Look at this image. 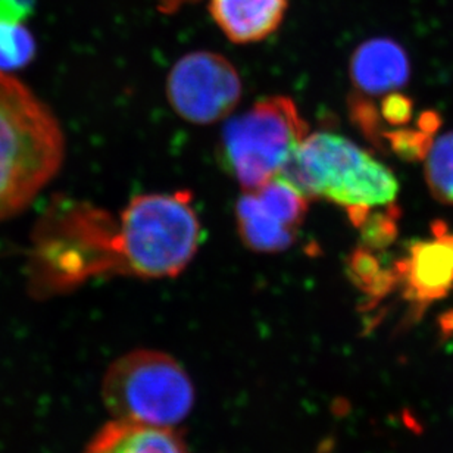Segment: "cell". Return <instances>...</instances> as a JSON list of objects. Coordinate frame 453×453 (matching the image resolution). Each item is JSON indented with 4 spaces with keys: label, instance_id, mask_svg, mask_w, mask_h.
Instances as JSON below:
<instances>
[{
    "label": "cell",
    "instance_id": "obj_1",
    "mask_svg": "<svg viewBox=\"0 0 453 453\" xmlns=\"http://www.w3.org/2000/svg\"><path fill=\"white\" fill-rule=\"evenodd\" d=\"M65 135L53 111L0 71V224L21 214L59 174Z\"/></svg>",
    "mask_w": 453,
    "mask_h": 453
},
{
    "label": "cell",
    "instance_id": "obj_2",
    "mask_svg": "<svg viewBox=\"0 0 453 453\" xmlns=\"http://www.w3.org/2000/svg\"><path fill=\"white\" fill-rule=\"evenodd\" d=\"M305 195L342 206L355 226L374 208L392 205L399 192L388 166L344 135L310 133L279 175Z\"/></svg>",
    "mask_w": 453,
    "mask_h": 453
},
{
    "label": "cell",
    "instance_id": "obj_3",
    "mask_svg": "<svg viewBox=\"0 0 453 453\" xmlns=\"http://www.w3.org/2000/svg\"><path fill=\"white\" fill-rule=\"evenodd\" d=\"M119 270L144 279L175 277L202 243V224L188 192L140 195L122 211L112 240Z\"/></svg>",
    "mask_w": 453,
    "mask_h": 453
},
{
    "label": "cell",
    "instance_id": "obj_4",
    "mask_svg": "<svg viewBox=\"0 0 453 453\" xmlns=\"http://www.w3.org/2000/svg\"><path fill=\"white\" fill-rule=\"evenodd\" d=\"M102 397L115 419L174 428L192 411L195 390L174 357L135 350L108 368Z\"/></svg>",
    "mask_w": 453,
    "mask_h": 453
},
{
    "label": "cell",
    "instance_id": "obj_5",
    "mask_svg": "<svg viewBox=\"0 0 453 453\" xmlns=\"http://www.w3.org/2000/svg\"><path fill=\"white\" fill-rule=\"evenodd\" d=\"M308 130L290 97H265L226 122L224 161L243 190L259 188L283 173Z\"/></svg>",
    "mask_w": 453,
    "mask_h": 453
},
{
    "label": "cell",
    "instance_id": "obj_6",
    "mask_svg": "<svg viewBox=\"0 0 453 453\" xmlns=\"http://www.w3.org/2000/svg\"><path fill=\"white\" fill-rule=\"evenodd\" d=\"M242 80L219 53L197 50L175 62L166 80L173 110L192 124L208 126L228 117L239 105Z\"/></svg>",
    "mask_w": 453,
    "mask_h": 453
},
{
    "label": "cell",
    "instance_id": "obj_7",
    "mask_svg": "<svg viewBox=\"0 0 453 453\" xmlns=\"http://www.w3.org/2000/svg\"><path fill=\"white\" fill-rule=\"evenodd\" d=\"M308 202L305 195L281 177L244 190L235 206L240 239L255 252L286 250L295 243L305 221Z\"/></svg>",
    "mask_w": 453,
    "mask_h": 453
},
{
    "label": "cell",
    "instance_id": "obj_8",
    "mask_svg": "<svg viewBox=\"0 0 453 453\" xmlns=\"http://www.w3.org/2000/svg\"><path fill=\"white\" fill-rule=\"evenodd\" d=\"M433 230L436 239L415 244L395 273L405 281L406 296L418 305L445 296L453 286V234L446 233L443 224Z\"/></svg>",
    "mask_w": 453,
    "mask_h": 453
},
{
    "label": "cell",
    "instance_id": "obj_9",
    "mask_svg": "<svg viewBox=\"0 0 453 453\" xmlns=\"http://www.w3.org/2000/svg\"><path fill=\"white\" fill-rule=\"evenodd\" d=\"M350 79L359 92L379 96L396 92L411 77L410 58L395 40L375 37L353 52Z\"/></svg>",
    "mask_w": 453,
    "mask_h": 453
},
{
    "label": "cell",
    "instance_id": "obj_10",
    "mask_svg": "<svg viewBox=\"0 0 453 453\" xmlns=\"http://www.w3.org/2000/svg\"><path fill=\"white\" fill-rule=\"evenodd\" d=\"M211 15L234 43H257L277 31L288 0H211Z\"/></svg>",
    "mask_w": 453,
    "mask_h": 453
},
{
    "label": "cell",
    "instance_id": "obj_11",
    "mask_svg": "<svg viewBox=\"0 0 453 453\" xmlns=\"http://www.w3.org/2000/svg\"><path fill=\"white\" fill-rule=\"evenodd\" d=\"M84 453H188L173 428L115 419L97 432Z\"/></svg>",
    "mask_w": 453,
    "mask_h": 453
},
{
    "label": "cell",
    "instance_id": "obj_12",
    "mask_svg": "<svg viewBox=\"0 0 453 453\" xmlns=\"http://www.w3.org/2000/svg\"><path fill=\"white\" fill-rule=\"evenodd\" d=\"M426 157L430 192L441 203L453 205V131L433 142Z\"/></svg>",
    "mask_w": 453,
    "mask_h": 453
},
{
    "label": "cell",
    "instance_id": "obj_13",
    "mask_svg": "<svg viewBox=\"0 0 453 453\" xmlns=\"http://www.w3.org/2000/svg\"><path fill=\"white\" fill-rule=\"evenodd\" d=\"M37 43L22 22L0 19V71L12 74L35 61Z\"/></svg>",
    "mask_w": 453,
    "mask_h": 453
},
{
    "label": "cell",
    "instance_id": "obj_14",
    "mask_svg": "<svg viewBox=\"0 0 453 453\" xmlns=\"http://www.w3.org/2000/svg\"><path fill=\"white\" fill-rule=\"evenodd\" d=\"M432 133L423 130H396L392 133H384V137L390 142L393 152L408 159L417 161L427 157L428 149L432 146Z\"/></svg>",
    "mask_w": 453,
    "mask_h": 453
},
{
    "label": "cell",
    "instance_id": "obj_15",
    "mask_svg": "<svg viewBox=\"0 0 453 453\" xmlns=\"http://www.w3.org/2000/svg\"><path fill=\"white\" fill-rule=\"evenodd\" d=\"M364 224L366 226L364 230V237H365L366 244L372 248L388 246L392 243V240L396 235V223H395V217L390 215V212L368 217Z\"/></svg>",
    "mask_w": 453,
    "mask_h": 453
},
{
    "label": "cell",
    "instance_id": "obj_16",
    "mask_svg": "<svg viewBox=\"0 0 453 453\" xmlns=\"http://www.w3.org/2000/svg\"><path fill=\"white\" fill-rule=\"evenodd\" d=\"M412 117V101L399 93L388 95L381 102V118L392 126H402Z\"/></svg>",
    "mask_w": 453,
    "mask_h": 453
},
{
    "label": "cell",
    "instance_id": "obj_17",
    "mask_svg": "<svg viewBox=\"0 0 453 453\" xmlns=\"http://www.w3.org/2000/svg\"><path fill=\"white\" fill-rule=\"evenodd\" d=\"M31 0H0V19L22 22L30 13Z\"/></svg>",
    "mask_w": 453,
    "mask_h": 453
},
{
    "label": "cell",
    "instance_id": "obj_18",
    "mask_svg": "<svg viewBox=\"0 0 453 453\" xmlns=\"http://www.w3.org/2000/svg\"><path fill=\"white\" fill-rule=\"evenodd\" d=\"M195 2H199V0H157V4L162 12L173 13L179 11L180 8H183L184 4H195Z\"/></svg>",
    "mask_w": 453,
    "mask_h": 453
},
{
    "label": "cell",
    "instance_id": "obj_19",
    "mask_svg": "<svg viewBox=\"0 0 453 453\" xmlns=\"http://www.w3.org/2000/svg\"><path fill=\"white\" fill-rule=\"evenodd\" d=\"M449 327H453V314H449Z\"/></svg>",
    "mask_w": 453,
    "mask_h": 453
}]
</instances>
